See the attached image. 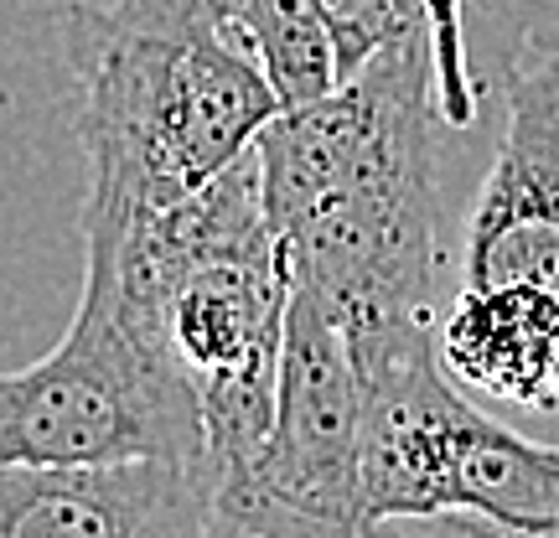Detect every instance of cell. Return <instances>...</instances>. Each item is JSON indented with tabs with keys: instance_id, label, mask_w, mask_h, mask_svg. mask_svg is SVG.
I'll list each match as a JSON object with an SVG mask.
<instances>
[{
	"instance_id": "12",
	"label": "cell",
	"mask_w": 559,
	"mask_h": 538,
	"mask_svg": "<svg viewBox=\"0 0 559 538\" xmlns=\"http://www.w3.org/2000/svg\"><path fill=\"white\" fill-rule=\"evenodd\" d=\"M202 538H358L347 523H321L306 513H290L280 502H264L254 492H223L213 502V518Z\"/></svg>"
},
{
	"instance_id": "11",
	"label": "cell",
	"mask_w": 559,
	"mask_h": 538,
	"mask_svg": "<svg viewBox=\"0 0 559 538\" xmlns=\"http://www.w3.org/2000/svg\"><path fill=\"white\" fill-rule=\"evenodd\" d=\"M202 11L243 58H254L280 109L337 88V41L321 16V0H202Z\"/></svg>"
},
{
	"instance_id": "9",
	"label": "cell",
	"mask_w": 559,
	"mask_h": 538,
	"mask_svg": "<svg viewBox=\"0 0 559 538\" xmlns=\"http://www.w3.org/2000/svg\"><path fill=\"white\" fill-rule=\"evenodd\" d=\"M218 477L181 461L0 466V538H202Z\"/></svg>"
},
{
	"instance_id": "5",
	"label": "cell",
	"mask_w": 559,
	"mask_h": 538,
	"mask_svg": "<svg viewBox=\"0 0 559 538\" xmlns=\"http://www.w3.org/2000/svg\"><path fill=\"white\" fill-rule=\"evenodd\" d=\"M362 383L358 528L419 513L559 523V451L508 430L466 399L436 326L347 337Z\"/></svg>"
},
{
	"instance_id": "3",
	"label": "cell",
	"mask_w": 559,
	"mask_h": 538,
	"mask_svg": "<svg viewBox=\"0 0 559 538\" xmlns=\"http://www.w3.org/2000/svg\"><path fill=\"white\" fill-rule=\"evenodd\" d=\"M83 260L156 306L160 337L198 394L218 487L249 477L270 419L290 311V260L249 151L202 192L135 228H83Z\"/></svg>"
},
{
	"instance_id": "13",
	"label": "cell",
	"mask_w": 559,
	"mask_h": 538,
	"mask_svg": "<svg viewBox=\"0 0 559 538\" xmlns=\"http://www.w3.org/2000/svg\"><path fill=\"white\" fill-rule=\"evenodd\" d=\"M358 538H559V523H502L481 513H419L362 523Z\"/></svg>"
},
{
	"instance_id": "6",
	"label": "cell",
	"mask_w": 559,
	"mask_h": 538,
	"mask_svg": "<svg viewBox=\"0 0 559 538\" xmlns=\"http://www.w3.org/2000/svg\"><path fill=\"white\" fill-rule=\"evenodd\" d=\"M456 290L559 306V52L502 83L492 156L461 218Z\"/></svg>"
},
{
	"instance_id": "4",
	"label": "cell",
	"mask_w": 559,
	"mask_h": 538,
	"mask_svg": "<svg viewBox=\"0 0 559 538\" xmlns=\"http://www.w3.org/2000/svg\"><path fill=\"white\" fill-rule=\"evenodd\" d=\"M207 466L198 394L160 337L156 306L83 260L79 311L47 358L0 373V466ZM218 477V471H213Z\"/></svg>"
},
{
	"instance_id": "1",
	"label": "cell",
	"mask_w": 559,
	"mask_h": 538,
	"mask_svg": "<svg viewBox=\"0 0 559 538\" xmlns=\"http://www.w3.org/2000/svg\"><path fill=\"white\" fill-rule=\"evenodd\" d=\"M445 120L425 41L400 37L260 130L264 213L290 285L347 337L440 326Z\"/></svg>"
},
{
	"instance_id": "2",
	"label": "cell",
	"mask_w": 559,
	"mask_h": 538,
	"mask_svg": "<svg viewBox=\"0 0 559 538\" xmlns=\"http://www.w3.org/2000/svg\"><path fill=\"white\" fill-rule=\"evenodd\" d=\"M62 47L83 94L79 234L160 218L249 156L280 115L270 79L213 26L202 0H73Z\"/></svg>"
},
{
	"instance_id": "10",
	"label": "cell",
	"mask_w": 559,
	"mask_h": 538,
	"mask_svg": "<svg viewBox=\"0 0 559 538\" xmlns=\"http://www.w3.org/2000/svg\"><path fill=\"white\" fill-rule=\"evenodd\" d=\"M445 373L481 399L559 415V306L451 290L436 326Z\"/></svg>"
},
{
	"instance_id": "7",
	"label": "cell",
	"mask_w": 559,
	"mask_h": 538,
	"mask_svg": "<svg viewBox=\"0 0 559 538\" xmlns=\"http://www.w3.org/2000/svg\"><path fill=\"white\" fill-rule=\"evenodd\" d=\"M358 440L362 383L347 332L290 285L275 419L249 477L223 492H254L306 518L358 528Z\"/></svg>"
},
{
	"instance_id": "8",
	"label": "cell",
	"mask_w": 559,
	"mask_h": 538,
	"mask_svg": "<svg viewBox=\"0 0 559 538\" xmlns=\"http://www.w3.org/2000/svg\"><path fill=\"white\" fill-rule=\"evenodd\" d=\"M342 79L400 37L425 41L451 140L481 135L502 83L559 52V0H321ZM337 79V83H342Z\"/></svg>"
}]
</instances>
